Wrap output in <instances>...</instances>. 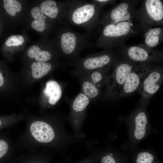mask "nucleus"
Returning <instances> with one entry per match:
<instances>
[{
	"label": "nucleus",
	"mask_w": 163,
	"mask_h": 163,
	"mask_svg": "<svg viewBox=\"0 0 163 163\" xmlns=\"http://www.w3.org/2000/svg\"><path fill=\"white\" fill-rule=\"evenodd\" d=\"M61 23L58 34L60 51L66 60L75 66L81 58V52L94 47L92 34L77 32L65 22Z\"/></svg>",
	"instance_id": "obj_1"
},
{
	"label": "nucleus",
	"mask_w": 163,
	"mask_h": 163,
	"mask_svg": "<svg viewBox=\"0 0 163 163\" xmlns=\"http://www.w3.org/2000/svg\"><path fill=\"white\" fill-rule=\"evenodd\" d=\"M67 11L66 19L70 24L85 29L92 34L100 24L103 8L92 0H65Z\"/></svg>",
	"instance_id": "obj_2"
},
{
	"label": "nucleus",
	"mask_w": 163,
	"mask_h": 163,
	"mask_svg": "<svg viewBox=\"0 0 163 163\" xmlns=\"http://www.w3.org/2000/svg\"><path fill=\"white\" fill-rule=\"evenodd\" d=\"M146 29L133 21H126L117 24H109L103 26V28L94 47L112 50L123 44L129 37L136 36H143Z\"/></svg>",
	"instance_id": "obj_3"
},
{
	"label": "nucleus",
	"mask_w": 163,
	"mask_h": 163,
	"mask_svg": "<svg viewBox=\"0 0 163 163\" xmlns=\"http://www.w3.org/2000/svg\"><path fill=\"white\" fill-rule=\"evenodd\" d=\"M119 59L118 54L113 50H104L81 58L74 66V72L78 75L100 69L110 70Z\"/></svg>",
	"instance_id": "obj_4"
},
{
	"label": "nucleus",
	"mask_w": 163,
	"mask_h": 163,
	"mask_svg": "<svg viewBox=\"0 0 163 163\" xmlns=\"http://www.w3.org/2000/svg\"><path fill=\"white\" fill-rule=\"evenodd\" d=\"M138 64L119 57L109 74L106 84L104 97L106 99L116 97L129 73Z\"/></svg>",
	"instance_id": "obj_5"
},
{
	"label": "nucleus",
	"mask_w": 163,
	"mask_h": 163,
	"mask_svg": "<svg viewBox=\"0 0 163 163\" xmlns=\"http://www.w3.org/2000/svg\"><path fill=\"white\" fill-rule=\"evenodd\" d=\"M135 18L145 28L163 24V4L160 0H144L136 11Z\"/></svg>",
	"instance_id": "obj_6"
},
{
	"label": "nucleus",
	"mask_w": 163,
	"mask_h": 163,
	"mask_svg": "<svg viewBox=\"0 0 163 163\" xmlns=\"http://www.w3.org/2000/svg\"><path fill=\"white\" fill-rule=\"evenodd\" d=\"M117 48L118 49L117 53L120 55V58L135 63L150 64L162 60L161 52L150 50L143 44L128 46L123 45Z\"/></svg>",
	"instance_id": "obj_7"
},
{
	"label": "nucleus",
	"mask_w": 163,
	"mask_h": 163,
	"mask_svg": "<svg viewBox=\"0 0 163 163\" xmlns=\"http://www.w3.org/2000/svg\"><path fill=\"white\" fill-rule=\"evenodd\" d=\"M139 1L123 0L115 4L102 15L100 24L102 26L126 21H133Z\"/></svg>",
	"instance_id": "obj_8"
},
{
	"label": "nucleus",
	"mask_w": 163,
	"mask_h": 163,
	"mask_svg": "<svg viewBox=\"0 0 163 163\" xmlns=\"http://www.w3.org/2000/svg\"><path fill=\"white\" fill-rule=\"evenodd\" d=\"M163 80V68L153 66L144 78L137 91L142 103H147L158 90Z\"/></svg>",
	"instance_id": "obj_9"
},
{
	"label": "nucleus",
	"mask_w": 163,
	"mask_h": 163,
	"mask_svg": "<svg viewBox=\"0 0 163 163\" xmlns=\"http://www.w3.org/2000/svg\"><path fill=\"white\" fill-rule=\"evenodd\" d=\"M150 64H138L127 76L123 87L116 97L130 95L137 91L144 78L153 67Z\"/></svg>",
	"instance_id": "obj_10"
},
{
	"label": "nucleus",
	"mask_w": 163,
	"mask_h": 163,
	"mask_svg": "<svg viewBox=\"0 0 163 163\" xmlns=\"http://www.w3.org/2000/svg\"><path fill=\"white\" fill-rule=\"evenodd\" d=\"M40 8L47 17L58 19L61 23L66 19L67 8L65 1L58 3L52 0H45L41 4Z\"/></svg>",
	"instance_id": "obj_11"
},
{
	"label": "nucleus",
	"mask_w": 163,
	"mask_h": 163,
	"mask_svg": "<svg viewBox=\"0 0 163 163\" xmlns=\"http://www.w3.org/2000/svg\"><path fill=\"white\" fill-rule=\"evenodd\" d=\"M30 130L34 138L38 141L47 143L51 141L55 137L52 127L47 123L42 121H37L32 123Z\"/></svg>",
	"instance_id": "obj_12"
},
{
	"label": "nucleus",
	"mask_w": 163,
	"mask_h": 163,
	"mask_svg": "<svg viewBox=\"0 0 163 163\" xmlns=\"http://www.w3.org/2000/svg\"><path fill=\"white\" fill-rule=\"evenodd\" d=\"M163 27H149L145 31L144 45L149 49H152L159 44L162 41L163 36Z\"/></svg>",
	"instance_id": "obj_13"
},
{
	"label": "nucleus",
	"mask_w": 163,
	"mask_h": 163,
	"mask_svg": "<svg viewBox=\"0 0 163 163\" xmlns=\"http://www.w3.org/2000/svg\"><path fill=\"white\" fill-rule=\"evenodd\" d=\"M45 96L48 102L55 105L61 98L62 94V88L56 81L51 80L47 82L43 90Z\"/></svg>",
	"instance_id": "obj_14"
},
{
	"label": "nucleus",
	"mask_w": 163,
	"mask_h": 163,
	"mask_svg": "<svg viewBox=\"0 0 163 163\" xmlns=\"http://www.w3.org/2000/svg\"><path fill=\"white\" fill-rule=\"evenodd\" d=\"M80 77L82 92L90 100L98 98L101 96L102 88L91 82L83 75Z\"/></svg>",
	"instance_id": "obj_15"
},
{
	"label": "nucleus",
	"mask_w": 163,
	"mask_h": 163,
	"mask_svg": "<svg viewBox=\"0 0 163 163\" xmlns=\"http://www.w3.org/2000/svg\"><path fill=\"white\" fill-rule=\"evenodd\" d=\"M110 71L104 69H97L78 74V75H82L85 76L92 82L102 89L106 84Z\"/></svg>",
	"instance_id": "obj_16"
},
{
	"label": "nucleus",
	"mask_w": 163,
	"mask_h": 163,
	"mask_svg": "<svg viewBox=\"0 0 163 163\" xmlns=\"http://www.w3.org/2000/svg\"><path fill=\"white\" fill-rule=\"evenodd\" d=\"M31 14L35 19V21H33L31 24L32 27L38 32H41L44 31L47 25L46 21L47 17L44 16L40 8L37 7H35L32 9Z\"/></svg>",
	"instance_id": "obj_17"
},
{
	"label": "nucleus",
	"mask_w": 163,
	"mask_h": 163,
	"mask_svg": "<svg viewBox=\"0 0 163 163\" xmlns=\"http://www.w3.org/2000/svg\"><path fill=\"white\" fill-rule=\"evenodd\" d=\"M135 121L136 126L134 136L136 139L140 140L144 137L145 133L147 119L145 112L141 111L137 113L135 116Z\"/></svg>",
	"instance_id": "obj_18"
},
{
	"label": "nucleus",
	"mask_w": 163,
	"mask_h": 163,
	"mask_svg": "<svg viewBox=\"0 0 163 163\" xmlns=\"http://www.w3.org/2000/svg\"><path fill=\"white\" fill-rule=\"evenodd\" d=\"M90 99L84 93H80L73 100L71 105L72 113L78 115L84 112L89 103Z\"/></svg>",
	"instance_id": "obj_19"
},
{
	"label": "nucleus",
	"mask_w": 163,
	"mask_h": 163,
	"mask_svg": "<svg viewBox=\"0 0 163 163\" xmlns=\"http://www.w3.org/2000/svg\"><path fill=\"white\" fill-rule=\"evenodd\" d=\"M27 54L30 58H35L38 62H46L50 60L52 57L50 52L41 50L36 45H33L30 47L28 50Z\"/></svg>",
	"instance_id": "obj_20"
},
{
	"label": "nucleus",
	"mask_w": 163,
	"mask_h": 163,
	"mask_svg": "<svg viewBox=\"0 0 163 163\" xmlns=\"http://www.w3.org/2000/svg\"><path fill=\"white\" fill-rule=\"evenodd\" d=\"M51 63L43 62H34L31 66L32 75L35 78H39L47 74L52 69Z\"/></svg>",
	"instance_id": "obj_21"
},
{
	"label": "nucleus",
	"mask_w": 163,
	"mask_h": 163,
	"mask_svg": "<svg viewBox=\"0 0 163 163\" xmlns=\"http://www.w3.org/2000/svg\"><path fill=\"white\" fill-rule=\"evenodd\" d=\"M3 7L7 12L11 16H14L16 12L21 11V4L15 0H4Z\"/></svg>",
	"instance_id": "obj_22"
},
{
	"label": "nucleus",
	"mask_w": 163,
	"mask_h": 163,
	"mask_svg": "<svg viewBox=\"0 0 163 163\" xmlns=\"http://www.w3.org/2000/svg\"><path fill=\"white\" fill-rule=\"evenodd\" d=\"M135 163H158V161L152 154L145 152H139L138 154Z\"/></svg>",
	"instance_id": "obj_23"
},
{
	"label": "nucleus",
	"mask_w": 163,
	"mask_h": 163,
	"mask_svg": "<svg viewBox=\"0 0 163 163\" xmlns=\"http://www.w3.org/2000/svg\"><path fill=\"white\" fill-rule=\"evenodd\" d=\"M24 41V38L22 36L12 35L8 38L5 42V44L7 46L19 45L22 44Z\"/></svg>",
	"instance_id": "obj_24"
},
{
	"label": "nucleus",
	"mask_w": 163,
	"mask_h": 163,
	"mask_svg": "<svg viewBox=\"0 0 163 163\" xmlns=\"http://www.w3.org/2000/svg\"><path fill=\"white\" fill-rule=\"evenodd\" d=\"M8 149V144L5 141L0 139V158L7 152Z\"/></svg>",
	"instance_id": "obj_25"
},
{
	"label": "nucleus",
	"mask_w": 163,
	"mask_h": 163,
	"mask_svg": "<svg viewBox=\"0 0 163 163\" xmlns=\"http://www.w3.org/2000/svg\"><path fill=\"white\" fill-rule=\"evenodd\" d=\"M112 154L103 156L101 159V163H119Z\"/></svg>",
	"instance_id": "obj_26"
},
{
	"label": "nucleus",
	"mask_w": 163,
	"mask_h": 163,
	"mask_svg": "<svg viewBox=\"0 0 163 163\" xmlns=\"http://www.w3.org/2000/svg\"><path fill=\"white\" fill-rule=\"evenodd\" d=\"M92 1L103 8L106 5L110 4H114L116 2L115 0H94Z\"/></svg>",
	"instance_id": "obj_27"
},
{
	"label": "nucleus",
	"mask_w": 163,
	"mask_h": 163,
	"mask_svg": "<svg viewBox=\"0 0 163 163\" xmlns=\"http://www.w3.org/2000/svg\"><path fill=\"white\" fill-rule=\"evenodd\" d=\"M4 83V78L3 76L0 72V87H1Z\"/></svg>",
	"instance_id": "obj_28"
},
{
	"label": "nucleus",
	"mask_w": 163,
	"mask_h": 163,
	"mask_svg": "<svg viewBox=\"0 0 163 163\" xmlns=\"http://www.w3.org/2000/svg\"><path fill=\"white\" fill-rule=\"evenodd\" d=\"M1 124V120H0V125Z\"/></svg>",
	"instance_id": "obj_29"
}]
</instances>
